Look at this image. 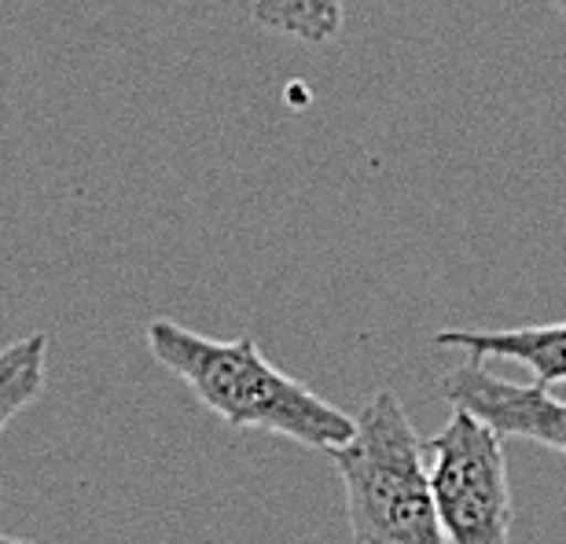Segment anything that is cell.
Wrapping results in <instances>:
<instances>
[{"label":"cell","mask_w":566,"mask_h":544,"mask_svg":"<svg viewBox=\"0 0 566 544\" xmlns=\"http://www.w3.org/2000/svg\"><path fill=\"white\" fill-rule=\"evenodd\" d=\"M144 335L158 365L174 372L224 427L269 430L321 452H335L354 435V416L276 368L251 335L221 343L169 316L151 321Z\"/></svg>","instance_id":"1"},{"label":"cell","mask_w":566,"mask_h":544,"mask_svg":"<svg viewBox=\"0 0 566 544\" xmlns=\"http://www.w3.org/2000/svg\"><path fill=\"white\" fill-rule=\"evenodd\" d=\"M357 544H449L430 496L423 438L398 394L379 390L354 416L346 446L327 452Z\"/></svg>","instance_id":"2"},{"label":"cell","mask_w":566,"mask_h":544,"mask_svg":"<svg viewBox=\"0 0 566 544\" xmlns=\"http://www.w3.org/2000/svg\"><path fill=\"white\" fill-rule=\"evenodd\" d=\"M430 496L449 544L512 541V482L504 438L479 416L452 408L446 427L423 438Z\"/></svg>","instance_id":"3"},{"label":"cell","mask_w":566,"mask_h":544,"mask_svg":"<svg viewBox=\"0 0 566 544\" xmlns=\"http://www.w3.org/2000/svg\"><path fill=\"white\" fill-rule=\"evenodd\" d=\"M441 394L452 408L479 416L501 438L537 441L566 457V401L537 383L523 387V383L493 376L482 360H468L441 379Z\"/></svg>","instance_id":"4"},{"label":"cell","mask_w":566,"mask_h":544,"mask_svg":"<svg viewBox=\"0 0 566 544\" xmlns=\"http://www.w3.org/2000/svg\"><path fill=\"white\" fill-rule=\"evenodd\" d=\"M430 343L441 349H460L468 360H515L530 368L537 387L566 383V321L559 324H526L504 332H471V327H446Z\"/></svg>","instance_id":"5"},{"label":"cell","mask_w":566,"mask_h":544,"mask_svg":"<svg viewBox=\"0 0 566 544\" xmlns=\"http://www.w3.org/2000/svg\"><path fill=\"white\" fill-rule=\"evenodd\" d=\"M44 372H49V335L33 332L0 349V435L41 398Z\"/></svg>","instance_id":"6"},{"label":"cell","mask_w":566,"mask_h":544,"mask_svg":"<svg viewBox=\"0 0 566 544\" xmlns=\"http://www.w3.org/2000/svg\"><path fill=\"white\" fill-rule=\"evenodd\" d=\"M251 15L262 30L310 44L332 41L343 30V0H251Z\"/></svg>","instance_id":"7"},{"label":"cell","mask_w":566,"mask_h":544,"mask_svg":"<svg viewBox=\"0 0 566 544\" xmlns=\"http://www.w3.org/2000/svg\"><path fill=\"white\" fill-rule=\"evenodd\" d=\"M0 544H38V541H27V537H11V534H0Z\"/></svg>","instance_id":"8"},{"label":"cell","mask_w":566,"mask_h":544,"mask_svg":"<svg viewBox=\"0 0 566 544\" xmlns=\"http://www.w3.org/2000/svg\"><path fill=\"white\" fill-rule=\"evenodd\" d=\"M552 4H556V8L563 11V19H566V0H552Z\"/></svg>","instance_id":"9"}]
</instances>
